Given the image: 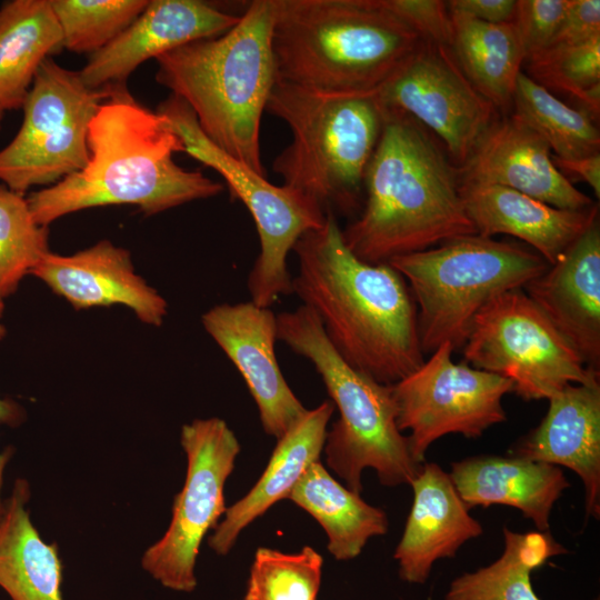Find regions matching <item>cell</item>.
Returning a JSON list of instances; mask_svg holds the SVG:
<instances>
[{
  "label": "cell",
  "instance_id": "484cf974",
  "mask_svg": "<svg viewBox=\"0 0 600 600\" xmlns=\"http://www.w3.org/2000/svg\"><path fill=\"white\" fill-rule=\"evenodd\" d=\"M62 48L50 0H11L0 8V109H22L40 64Z\"/></svg>",
  "mask_w": 600,
  "mask_h": 600
},
{
  "label": "cell",
  "instance_id": "60d3db41",
  "mask_svg": "<svg viewBox=\"0 0 600 600\" xmlns=\"http://www.w3.org/2000/svg\"><path fill=\"white\" fill-rule=\"evenodd\" d=\"M4 309L3 298L0 296V318ZM6 336V328L0 323V339Z\"/></svg>",
  "mask_w": 600,
  "mask_h": 600
},
{
  "label": "cell",
  "instance_id": "f35d334b",
  "mask_svg": "<svg viewBox=\"0 0 600 600\" xmlns=\"http://www.w3.org/2000/svg\"><path fill=\"white\" fill-rule=\"evenodd\" d=\"M556 167L582 179L593 190L597 199L600 197V153L572 160H563L552 154Z\"/></svg>",
  "mask_w": 600,
  "mask_h": 600
},
{
  "label": "cell",
  "instance_id": "9c48e42d",
  "mask_svg": "<svg viewBox=\"0 0 600 600\" xmlns=\"http://www.w3.org/2000/svg\"><path fill=\"white\" fill-rule=\"evenodd\" d=\"M157 112L170 122L184 152L216 170L232 198L250 212L260 240V253L247 279L251 301L270 308L281 296L292 293L287 257L301 236L322 227L327 213L303 194L273 186L266 176L222 151L202 132L193 111L179 97L171 94Z\"/></svg>",
  "mask_w": 600,
  "mask_h": 600
},
{
  "label": "cell",
  "instance_id": "cb8c5ba5",
  "mask_svg": "<svg viewBox=\"0 0 600 600\" xmlns=\"http://www.w3.org/2000/svg\"><path fill=\"white\" fill-rule=\"evenodd\" d=\"M332 401H323L308 410L280 439L269 462L252 487L239 501L227 508L208 540L218 554H227L240 532L289 493L313 462L319 460L333 413Z\"/></svg>",
  "mask_w": 600,
  "mask_h": 600
},
{
  "label": "cell",
  "instance_id": "b9f144b4",
  "mask_svg": "<svg viewBox=\"0 0 600 600\" xmlns=\"http://www.w3.org/2000/svg\"><path fill=\"white\" fill-rule=\"evenodd\" d=\"M3 110L0 109V124H1V120H2V117H3Z\"/></svg>",
  "mask_w": 600,
  "mask_h": 600
},
{
  "label": "cell",
  "instance_id": "2e32d148",
  "mask_svg": "<svg viewBox=\"0 0 600 600\" xmlns=\"http://www.w3.org/2000/svg\"><path fill=\"white\" fill-rule=\"evenodd\" d=\"M240 19L198 0H152L107 47L91 54L79 71L90 89L126 86L144 61L192 41L220 36Z\"/></svg>",
  "mask_w": 600,
  "mask_h": 600
},
{
  "label": "cell",
  "instance_id": "30bf717a",
  "mask_svg": "<svg viewBox=\"0 0 600 600\" xmlns=\"http://www.w3.org/2000/svg\"><path fill=\"white\" fill-rule=\"evenodd\" d=\"M112 90L86 87L79 72L48 57L24 100L18 133L0 150V182L24 194L83 169L90 160V122Z\"/></svg>",
  "mask_w": 600,
  "mask_h": 600
},
{
  "label": "cell",
  "instance_id": "1f68e13d",
  "mask_svg": "<svg viewBox=\"0 0 600 600\" xmlns=\"http://www.w3.org/2000/svg\"><path fill=\"white\" fill-rule=\"evenodd\" d=\"M62 48L94 53L122 33L146 9V0H50Z\"/></svg>",
  "mask_w": 600,
  "mask_h": 600
},
{
  "label": "cell",
  "instance_id": "4316f807",
  "mask_svg": "<svg viewBox=\"0 0 600 600\" xmlns=\"http://www.w3.org/2000/svg\"><path fill=\"white\" fill-rule=\"evenodd\" d=\"M288 499L321 524L328 550L337 560L358 557L370 538L388 530L386 512L342 486L319 460L310 464Z\"/></svg>",
  "mask_w": 600,
  "mask_h": 600
},
{
  "label": "cell",
  "instance_id": "603a6c76",
  "mask_svg": "<svg viewBox=\"0 0 600 600\" xmlns=\"http://www.w3.org/2000/svg\"><path fill=\"white\" fill-rule=\"evenodd\" d=\"M454 488L469 508L509 506L547 532L554 502L570 487L554 464L513 456H477L451 463Z\"/></svg>",
  "mask_w": 600,
  "mask_h": 600
},
{
  "label": "cell",
  "instance_id": "277c9868",
  "mask_svg": "<svg viewBox=\"0 0 600 600\" xmlns=\"http://www.w3.org/2000/svg\"><path fill=\"white\" fill-rule=\"evenodd\" d=\"M273 21L274 0L251 1L227 32L156 59L157 82L191 108L217 147L261 176L260 123L277 81Z\"/></svg>",
  "mask_w": 600,
  "mask_h": 600
},
{
  "label": "cell",
  "instance_id": "9a60e30c",
  "mask_svg": "<svg viewBox=\"0 0 600 600\" xmlns=\"http://www.w3.org/2000/svg\"><path fill=\"white\" fill-rule=\"evenodd\" d=\"M204 330L241 373L264 432L280 439L308 411L288 386L276 357L277 316L251 300L210 308Z\"/></svg>",
  "mask_w": 600,
  "mask_h": 600
},
{
  "label": "cell",
  "instance_id": "74e56055",
  "mask_svg": "<svg viewBox=\"0 0 600 600\" xmlns=\"http://www.w3.org/2000/svg\"><path fill=\"white\" fill-rule=\"evenodd\" d=\"M447 3L450 12L488 23L512 22L517 10V0H452Z\"/></svg>",
  "mask_w": 600,
  "mask_h": 600
},
{
  "label": "cell",
  "instance_id": "7a4b0ae2",
  "mask_svg": "<svg viewBox=\"0 0 600 600\" xmlns=\"http://www.w3.org/2000/svg\"><path fill=\"white\" fill-rule=\"evenodd\" d=\"M88 164L53 186L34 191L27 201L43 227L61 217L93 207L137 206L152 216L180 204L214 197L223 184L200 171L178 166L172 156L184 152L170 122L130 94L113 87L89 126Z\"/></svg>",
  "mask_w": 600,
  "mask_h": 600
},
{
  "label": "cell",
  "instance_id": "4fadbf2b",
  "mask_svg": "<svg viewBox=\"0 0 600 600\" xmlns=\"http://www.w3.org/2000/svg\"><path fill=\"white\" fill-rule=\"evenodd\" d=\"M453 351L451 343H442L419 369L391 386L397 426L410 431L409 450L419 464L439 438H478L507 420L502 398L512 391V382L464 361L453 362Z\"/></svg>",
  "mask_w": 600,
  "mask_h": 600
},
{
  "label": "cell",
  "instance_id": "8992f818",
  "mask_svg": "<svg viewBox=\"0 0 600 600\" xmlns=\"http://www.w3.org/2000/svg\"><path fill=\"white\" fill-rule=\"evenodd\" d=\"M266 111L283 120L292 133L272 162L283 186L326 213L351 211L384 122L376 93L329 92L277 79Z\"/></svg>",
  "mask_w": 600,
  "mask_h": 600
},
{
  "label": "cell",
  "instance_id": "836d02e7",
  "mask_svg": "<svg viewBox=\"0 0 600 600\" xmlns=\"http://www.w3.org/2000/svg\"><path fill=\"white\" fill-rule=\"evenodd\" d=\"M322 562L321 554L309 546L294 553L258 548L244 600H316Z\"/></svg>",
  "mask_w": 600,
  "mask_h": 600
},
{
  "label": "cell",
  "instance_id": "f1b7e54d",
  "mask_svg": "<svg viewBox=\"0 0 600 600\" xmlns=\"http://www.w3.org/2000/svg\"><path fill=\"white\" fill-rule=\"evenodd\" d=\"M503 538L500 558L456 578L444 600H540L532 588V571L567 550L548 532L520 533L504 527Z\"/></svg>",
  "mask_w": 600,
  "mask_h": 600
},
{
  "label": "cell",
  "instance_id": "ba28073f",
  "mask_svg": "<svg viewBox=\"0 0 600 600\" xmlns=\"http://www.w3.org/2000/svg\"><path fill=\"white\" fill-rule=\"evenodd\" d=\"M388 263L404 278L413 297L423 354L444 342L462 349L474 317L489 301L522 289L549 268L537 252L479 234L458 237Z\"/></svg>",
  "mask_w": 600,
  "mask_h": 600
},
{
  "label": "cell",
  "instance_id": "7402d4cb",
  "mask_svg": "<svg viewBox=\"0 0 600 600\" xmlns=\"http://www.w3.org/2000/svg\"><path fill=\"white\" fill-rule=\"evenodd\" d=\"M467 213L477 233L516 237L549 266L599 218L598 206L559 209L519 191L496 184H460Z\"/></svg>",
  "mask_w": 600,
  "mask_h": 600
},
{
  "label": "cell",
  "instance_id": "d4e9b609",
  "mask_svg": "<svg viewBox=\"0 0 600 600\" xmlns=\"http://www.w3.org/2000/svg\"><path fill=\"white\" fill-rule=\"evenodd\" d=\"M30 486L17 479L0 513V588L11 600H63L62 563L56 543L34 528L27 503Z\"/></svg>",
  "mask_w": 600,
  "mask_h": 600
},
{
  "label": "cell",
  "instance_id": "44dd1931",
  "mask_svg": "<svg viewBox=\"0 0 600 600\" xmlns=\"http://www.w3.org/2000/svg\"><path fill=\"white\" fill-rule=\"evenodd\" d=\"M410 484L413 502L393 557L402 580L423 583L437 560L456 557L483 529L439 464L424 462Z\"/></svg>",
  "mask_w": 600,
  "mask_h": 600
},
{
  "label": "cell",
  "instance_id": "d590c367",
  "mask_svg": "<svg viewBox=\"0 0 600 600\" xmlns=\"http://www.w3.org/2000/svg\"><path fill=\"white\" fill-rule=\"evenodd\" d=\"M422 39L451 48L452 22L448 3L441 0H383Z\"/></svg>",
  "mask_w": 600,
  "mask_h": 600
},
{
  "label": "cell",
  "instance_id": "6da1fadb",
  "mask_svg": "<svg viewBox=\"0 0 600 600\" xmlns=\"http://www.w3.org/2000/svg\"><path fill=\"white\" fill-rule=\"evenodd\" d=\"M333 213L299 238L292 293L319 318L338 354L371 379L392 386L424 362L417 307L404 278L346 246Z\"/></svg>",
  "mask_w": 600,
  "mask_h": 600
},
{
  "label": "cell",
  "instance_id": "4dcf8cb0",
  "mask_svg": "<svg viewBox=\"0 0 600 600\" xmlns=\"http://www.w3.org/2000/svg\"><path fill=\"white\" fill-rule=\"evenodd\" d=\"M49 229L38 224L27 198L0 182V296L12 294L21 279L47 254Z\"/></svg>",
  "mask_w": 600,
  "mask_h": 600
},
{
  "label": "cell",
  "instance_id": "52a82bcc",
  "mask_svg": "<svg viewBox=\"0 0 600 600\" xmlns=\"http://www.w3.org/2000/svg\"><path fill=\"white\" fill-rule=\"evenodd\" d=\"M277 339L308 359L320 374L339 419L327 431V463L347 488L362 491L361 473L376 470L388 487L410 484L422 464L397 426L391 386L349 366L331 346L317 314L301 304L277 316Z\"/></svg>",
  "mask_w": 600,
  "mask_h": 600
},
{
  "label": "cell",
  "instance_id": "d6986e66",
  "mask_svg": "<svg viewBox=\"0 0 600 600\" xmlns=\"http://www.w3.org/2000/svg\"><path fill=\"white\" fill-rule=\"evenodd\" d=\"M31 274L77 310L123 304L156 327L168 312L164 298L134 272L129 251L108 240L71 256L49 251Z\"/></svg>",
  "mask_w": 600,
  "mask_h": 600
},
{
  "label": "cell",
  "instance_id": "e0dca14e",
  "mask_svg": "<svg viewBox=\"0 0 600 600\" xmlns=\"http://www.w3.org/2000/svg\"><path fill=\"white\" fill-rule=\"evenodd\" d=\"M457 169L460 184L501 186L559 209L594 204L556 167L548 143L514 113L497 118Z\"/></svg>",
  "mask_w": 600,
  "mask_h": 600
},
{
  "label": "cell",
  "instance_id": "5b68a950",
  "mask_svg": "<svg viewBox=\"0 0 600 600\" xmlns=\"http://www.w3.org/2000/svg\"><path fill=\"white\" fill-rule=\"evenodd\" d=\"M421 40L383 0H274L277 79L292 84L376 93Z\"/></svg>",
  "mask_w": 600,
  "mask_h": 600
},
{
  "label": "cell",
  "instance_id": "e575fe53",
  "mask_svg": "<svg viewBox=\"0 0 600 600\" xmlns=\"http://www.w3.org/2000/svg\"><path fill=\"white\" fill-rule=\"evenodd\" d=\"M570 0H517L516 23L524 62L542 53L551 43Z\"/></svg>",
  "mask_w": 600,
  "mask_h": 600
},
{
  "label": "cell",
  "instance_id": "8fae6325",
  "mask_svg": "<svg viewBox=\"0 0 600 600\" xmlns=\"http://www.w3.org/2000/svg\"><path fill=\"white\" fill-rule=\"evenodd\" d=\"M463 361L512 382L526 401L549 399L599 377L522 289L506 291L474 317Z\"/></svg>",
  "mask_w": 600,
  "mask_h": 600
},
{
  "label": "cell",
  "instance_id": "3957f363",
  "mask_svg": "<svg viewBox=\"0 0 600 600\" xmlns=\"http://www.w3.org/2000/svg\"><path fill=\"white\" fill-rule=\"evenodd\" d=\"M363 187V210L341 231L348 249L364 262L387 263L478 234L463 203L458 169L408 114L384 109Z\"/></svg>",
  "mask_w": 600,
  "mask_h": 600
},
{
  "label": "cell",
  "instance_id": "ac0fdd59",
  "mask_svg": "<svg viewBox=\"0 0 600 600\" xmlns=\"http://www.w3.org/2000/svg\"><path fill=\"white\" fill-rule=\"evenodd\" d=\"M522 290L578 352L600 370V226L597 218Z\"/></svg>",
  "mask_w": 600,
  "mask_h": 600
},
{
  "label": "cell",
  "instance_id": "ffe728a7",
  "mask_svg": "<svg viewBox=\"0 0 600 600\" xmlns=\"http://www.w3.org/2000/svg\"><path fill=\"white\" fill-rule=\"evenodd\" d=\"M548 411L509 454L567 467L583 482L586 519L600 517V381L570 383L548 399Z\"/></svg>",
  "mask_w": 600,
  "mask_h": 600
},
{
  "label": "cell",
  "instance_id": "8d00e7d4",
  "mask_svg": "<svg viewBox=\"0 0 600 600\" xmlns=\"http://www.w3.org/2000/svg\"><path fill=\"white\" fill-rule=\"evenodd\" d=\"M598 37H600V1L570 0L548 48L576 46Z\"/></svg>",
  "mask_w": 600,
  "mask_h": 600
},
{
  "label": "cell",
  "instance_id": "f546056e",
  "mask_svg": "<svg viewBox=\"0 0 600 600\" xmlns=\"http://www.w3.org/2000/svg\"><path fill=\"white\" fill-rule=\"evenodd\" d=\"M512 104L513 113L548 143L554 157L572 160L599 153L596 119L566 104L522 71L517 78Z\"/></svg>",
  "mask_w": 600,
  "mask_h": 600
},
{
  "label": "cell",
  "instance_id": "ab89813d",
  "mask_svg": "<svg viewBox=\"0 0 600 600\" xmlns=\"http://www.w3.org/2000/svg\"><path fill=\"white\" fill-rule=\"evenodd\" d=\"M22 421V410L21 408L14 403L10 399H2L0 397V423H6L9 426H16ZM12 456V451H6L4 453H0V492H1V486H2V478L3 472L7 463L10 460V457ZM2 501H1V493H0V513L2 509Z\"/></svg>",
  "mask_w": 600,
  "mask_h": 600
},
{
  "label": "cell",
  "instance_id": "5bb4252c",
  "mask_svg": "<svg viewBox=\"0 0 600 600\" xmlns=\"http://www.w3.org/2000/svg\"><path fill=\"white\" fill-rule=\"evenodd\" d=\"M380 104L434 132L456 168L498 118L497 108L468 80L451 48L422 39L378 89Z\"/></svg>",
  "mask_w": 600,
  "mask_h": 600
},
{
  "label": "cell",
  "instance_id": "83f0119b",
  "mask_svg": "<svg viewBox=\"0 0 600 600\" xmlns=\"http://www.w3.org/2000/svg\"><path fill=\"white\" fill-rule=\"evenodd\" d=\"M452 53L471 84L497 109L512 104L524 52L516 23H488L450 12Z\"/></svg>",
  "mask_w": 600,
  "mask_h": 600
},
{
  "label": "cell",
  "instance_id": "7c38bea8",
  "mask_svg": "<svg viewBox=\"0 0 600 600\" xmlns=\"http://www.w3.org/2000/svg\"><path fill=\"white\" fill-rule=\"evenodd\" d=\"M187 476L172 504L163 536L142 554L141 566L163 587L191 592L200 544L227 507L224 483L234 468L240 443L224 420L213 417L183 424L180 437Z\"/></svg>",
  "mask_w": 600,
  "mask_h": 600
},
{
  "label": "cell",
  "instance_id": "d6a6232c",
  "mask_svg": "<svg viewBox=\"0 0 600 600\" xmlns=\"http://www.w3.org/2000/svg\"><path fill=\"white\" fill-rule=\"evenodd\" d=\"M530 78L574 98L581 110L598 119L600 110V37L588 42L552 47L527 61Z\"/></svg>",
  "mask_w": 600,
  "mask_h": 600
}]
</instances>
